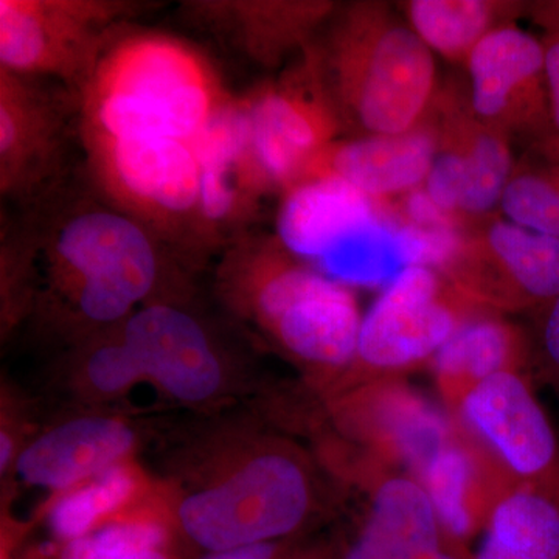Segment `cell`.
<instances>
[{
  "mask_svg": "<svg viewBox=\"0 0 559 559\" xmlns=\"http://www.w3.org/2000/svg\"><path fill=\"white\" fill-rule=\"evenodd\" d=\"M194 469L189 487H171L173 511L180 538L204 554L286 540L318 516V474L289 441L227 439Z\"/></svg>",
  "mask_w": 559,
  "mask_h": 559,
  "instance_id": "6da1fadb",
  "label": "cell"
},
{
  "mask_svg": "<svg viewBox=\"0 0 559 559\" xmlns=\"http://www.w3.org/2000/svg\"><path fill=\"white\" fill-rule=\"evenodd\" d=\"M342 130L359 135L414 130L437 98L432 51L381 3H356L337 14L308 51Z\"/></svg>",
  "mask_w": 559,
  "mask_h": 559,
  "instance_id": "7a4b0ae2",
  "label": "cell"
},
{
  "mask_svg": "<svg viewBox=\"0 0 559 559\" xmlns=\"http://www.w3.org/2000/svg\"><path fill=\"white\" fill-rule=\"evenodd\" d=\"M221 290L229 307L319 385L331 393L344 380L364 319L348 286L290 255L277 241L234 253L224 267Z\"/></svg>",
  "mask_w": 559,
  "mask_h": 559,
  "instance_id": "3957f363",
  "label": "cell"
},
{
  "mask_svg": "<svg viewBox=\"0 0 559 559\" xmlns=\"http://www.w3.org/2000/svg\"><path fill=\"white\" fill-rule=\"evenodd\" d=\"M90 135L191 139L227 102L201 55L168 36L140 33L103 51L83 87Z\"/></svg>",
  "mask_w": 559,
  "mask_h": 559,
  "instance_id": "277c9868",
  "label": "cell"
},
{
  "mask_svg": "<svg viewBox=\"0 0 559 559\" xmlns=\"http://www.w3.org/2000/svg\"><path fill=\"white\" fill-rule=\"evenodd\" d=\"M277 235L290 255L345 286H388L409 267L399 224L384 204L336 178L289 186Z\"/></svg>",
  "mask_w": 559,
  "mask_h": 559,
  "instance_id": "5b68a950",
  "label": "cell"
},
{
  "mask_svg": "<svg viewBox=\"0 0 559 559\" xmlns=\"http://www.w3.org/2000/svg\"><path fill=\"white\" fill-rule=\"evenodd\" d=\"M487 311L433 267H406L362 319L355 360L331 393L340 395L436 358L466 322Z\"/></svg>",
  "mask_w": 559,
  "mask_h": 559,
  "instance_id": "8992f818",
  "label": "cell"
},
{
  "mask_svg": "<svg viewBox=\"0 0 559 559\" xmlns=\"http://www.w3.org/2000/svg\"><path fill=\"white\" fill-rule=\"evenodd\" d=\"M55 255L81 314L94 323L130 316L150 296L159 274L148 231L110 210H90L62 224Z\"/></svg>",
  "mask_w": 559,
  "mask_h": 559,
  "instance_id": "52a82bcc",
  "label": "cell"
},
{
  "mask_svg": "<svg viewBox=\"0 0 559 559\" xmlns=\"http://www.w3.org/2000/svg\"><path fill=\"white\" fill-rule=\"evenodd\" d=\"M462 296L492 312H533L559 296V240L506 218L466 226L439 271Z\"/></svg>",
  "mask_w": 559,
  "mask_h": 559,
  "instance_id": "ba28073f",
  "label": "cell"
},
{
  "mask_svg": "<svg viewBox=\"0 0 559 559\" xmlns=\"http://www.w3.org/2000/svg\"><path fill=\"white\" fill-rule=\"evenodd\" d=\"M457 414L514 487L538 489L559 499V436L528 371L492 374L471 390Z\"/></svg>",
  "mask_w": 559,
  "mask_h": 559,
  "instance_id": "9c48e42d",
  "label": "cell"
},
{
  "mask_svg": "<svg viewBox=\"0 0 559 559\" xmlns=\"http://www.w3.org/2000/svg\"><path fill=\"white\" fill-rule=\"evenodd\" d=\"M469 108L507 138L533 143L540 156L559 157L551 123L544 40L514 24L489 33L465 62Z\"/></svg>",
  "mask_w": 559,
  "mask_h": 559,
  "instance_id": "30bf717a",
  "label": "cell"
},
{
  "mask_svg": "<svg viewBox=\"0 0 559 559\" xmlns=\"http://www.w3.org/2000/svg\"><path fill=\"white\" fill-rule=\"evenodd\" d=\"M124 7L86 0H2L0 64L13 75L90 80Z\"/></svg>",
  "mask_w": 559,
  "mask_h": 559,
  "instance_id": "8fae6325",
  "label": "cell"
},
{
  "mask_svg": "<svg viewBox=\"0 0 559 559\" xmlns=\"http://www.w3.org/2000/svg\"><path fill=\"white\" fill-rule=\"evenodd\" d=\"M249 167L257 189H288L336 142L340 117L310 60L246 98Z\"/></svg>",
  "mask_w": 559,
  "mask_h": 559,
  "instance_id": "7c38bea8",
  "label": "cell"
},
{
  "mask_svg": "<svg viewBox=\"0 0 559 559\" xmlns=\"http://www.w3.org/2000/svg\"><path fill=\"white\" fill-rule=\"evenodd\" d=\"M428 119L437 150L423 190L463 226L488 218L514 171L510 139L477 119L454 92L437 95Z\"/></svg>",
  "mask_w": 559,
  "mask_h": 559,
  "instance_id": "4fadbf2b",
  "label": "cell"
},
{
  "mask_svg": "<svg viewBox=\"0 0 559 559\" xmlns=\"http://www.w3.org/2000/svg\"><path fill=\"white\" fill-rule=\"evenodd\" d=\"M92 156L110 193L153 223L198 218L200 165L190 142L153 135H90Z\"/></svg>",
  "mask_w": 559,
  "mask_h": 559,
  "instance_id": "5bb4252c",
  "label": "cell"
},
{
  "mask_svg": "<svg viewBox=\"0 0 559 559\" xmlns=\"http://www.w3.org/2000/svg\"><path fill=\"white\" fill-rule=\"evenodd\" d=\"M120 336L146 381L178 403L209 406L229 393L226 364L190 312L171 305H148L127 319Z\"/></svg>",
  "mask_w": 559,
  "mask_h": 559,
  "instance_id": "9a60e30c",
  "label": "cell"
},
{
  "mask_svg": "<svg viewBox=\"0 0 559 559\" xmlns=\"http://www.w3.org/2000/svg\"><path fill=\"white\" fill-rule=\"evenodd\" d=\"M333 406L349 430L381 452L380 457L404 463L417 480L454 437L444 418L419 396L380 380L334 395Z\"/></svg>",
  "mask_w": 559,
  "mask_h": 559,
  "instance_id": "2e32d148",
  "label": "cell"
},
{
  "mask_svg": "<svg viewBox=\"0 0 559 559\" xmlns=\"http://www.w3.org/2000/svg\"><path fill=\"white\" fill-rule=\"evenodd\" d=\"M138 432L109 415L66 419L22 448L14 471L24 484L61 495L132 459Z\"/></svg>",
  "mask_w": 559,
  "mask_h": 559,
  "instance_id": "e0dca14e",
  "label": "cell"
},
{
  "mask_svg": "<svg viewBox=\"0 0 559 559\" xmlns=\"http://www.w3.org/2000/svg\"><path fill=\"white\" fill-rule=\"evenodd\" d=\"M436 150V131L426 116L414 130L400 134L336 140L297 180L336 178L371 200L390 201L425 183Z\"/></svg>",
  "mask_w": 559,
  "mask_h": 559,
  "instance_id": "ac0fdd59",
  "label": "cell"
},
{
  "mask_svg": "<svg viewBox=\"0 0 559 559\" xmlns=\"http://www.w3.org/2000/svg\"><path fill=\"white\" fill-rule=\"evenodd\" d=\"M447 539L421 481L393 474L374 488L367 520L344 559H459Z\"/></svg>",
  "mask_w": 559,
  "mask_h": 559,
  "instance_id": "d6986e66",
  "label": "cell"
},
{
  "mask_svg": "<svg viewBox=\"0 0 559 559\" xmlns=\"http://www.w3.org/2000/svg\"><path fill=\"white\" fill-rule=\"evenodd\" d=\"M61 120L31 79L0 70V183L3 194L27 193L57 164Z\"/></svg>",
  "mask_w": 559,
  "mask_h": 559,
  "instance_id": "ffe728a7",
  "label": "cell"
},
{
  "mask_svg": "<svg viewBox=\"0 0 559 559\" xmlns=\"http://www.w3.org/2000/svg\"><path fill=\"white\" fill-rule=\"evenodd\" d=\"M448 538H469L487 524L496 500L514 487L480 448L452 437L428 463L421 477Z\"/></svg>",
  "mask_w": 559,
  "mask_h": 559,
  "instance_id": "44dd1931",
  "label": "cell"
},
{
  "mask_svg": "<svg viewBox=\"0 0 559 559\" xmlns=\"http://www.w3.org/2000/svg\"><path fill=\"white\" fill-rule=\"evenodd\" d=\"M495 314L487 311L471 319L433 358L441 395L455 411L471 390L492 374L530 373L527 333Z\"/></svg>",
  "mask_w": 559,
  "mask_h": 559,
  "instance_id": "7402d4cb",
  "label": "cell"
},
{
  "mask_svg": "<svg viewBox=\"0 0 559 559\" xmlns=\"http://www.w3.org/2000/svg\"><path fill=\"white\" fill-rule=\"evenodd\" d=\"M170 488L114 518L84 538L61 546V559H186Z\"/></svg>",
  "mask_w": 559,
  "mask_h": 559,
  "instance_id": "603a6c76",
  "label": "cell"
},
{
  "mask_svg": "<svg viewBox=\"0 0 559 559\" xmlns=\"http://www.w3.org/2000/svg\"><path fill=\"white\" fill-rule=\"evenodd\" d=\"M159 488L130 459L61 495L51 496L46 509L47 524L62 546L91 535Z\"/></svg>",
  "mask_w": 559,
  "mask_h": 559,
  "instance_id": "cb8c5ba5",
  "label": "cell"
},
{
  "mask_svg": "<svg viewBox=\"0 0 559 559\" xmlns=\"http://www.w3.org/2000/svg\"><path fill=\"white\" fill-rule=\"evenodd\" d=\"M474 559H559V499L511 487L489 511Z\"/></svg>",
  "mask_w": 559,
  "mask_h": 559,
  "instance_id": "d4e9b609",
  "label": "cell"
},
{
  "mask_svg": "<svg viewBox=\"0 0 559 559\" xmlns=\"http://www.w3.org/2000/svg\"><path fill=\"white\" fill-rule=\"evenodd\" d=\"M516 10V3L487 0H412L404 7L412 31L433 55L463 64L485 36L513 24Z\"/></svg>",
  "mask_w": 559,
  "mask_h": 559,
  "instance_id": "484cf974",
  "label": "cell"
},
{
  "mask_svg": "<svg viewBox=\"0 0 559 559\" xmlns=\"http://www.w3.org/2000/svg\"><path fill=\"white\" fill-rule=\"evenodd\" d=\"M209 9L212 17L231 22L241 43L264 61L278 60L300 44L331 11L322 3L294 2H231Z\"/></svg>",
  "mask_w": 559,
  "mask_h": 559,
  "instance_id": "4316f807",
  "label": "cell"
},
{
  "mask_svg": "<svg viewBox=\"0 0 559 559\" xmlns=\"http://www.w3.org/2000/svg\"><path fill=\"white\" fill-rule=\"evenodd\" d=\"M499 207L511 223L559 240V157L514 168Z\"/></svg>",
  "mask_w": 559,
  "mask_h": 559,
  "instance_id": "83f0119b",
  "label": "cell"
},
{
  "mask_svg": "<svg viewBox=\"0 0 559 559\" xmlns=\"http://www.w3.org/2000/svg\"><path fill=\"white\" fill-rule=\"evenodd\" d=\"M87 393L102 400H116L146 381L142 367L121 336L91 349L81 369Z\"/></svg>",
  "mask_w": 559,
  "mask_h": 559,
  "instance_id": "f1b7e54d",
  "label": "cell"
},
{
  "mask_svg": "<svg viewBox=\"0 0 559 559\" xmlns=\"http://www.w3.org/2000/svg\"><path fill=\"white\" fill-rule=\"evenodd\" d=\"M530 316V373H535L559 403V296Z\"/></svg>",
  "mask_w": 559,
  "mask_h": 559,
  "instance_id": "f546056e",
  "label": "cell"
},
{
  "mask_svg": "<svg viewBox=\"0 0 559 559\" xmlns=\"http://www.w3.org/2000/svg\"><path fill=\"white\" fill-rule=\"evenodd\" d=\"M296 550L290 549L286 540L278 543L252 544L237 549L205 554L201 559H289Z\"/></svg>",
  "mask_w": 559,
  "mask_h": 559,
  "instance_id": "4dcf8cb0",
  "label": "cell"
},
{
  "mask_svg": "<svg viewBox=\"0 0 559 559\" xmlns=\"http://www.w3.org/2000/svg\"><path fill=\"white\" fill-rule=\"evenodd\" d=\"M544 46H546V75L551 123L559 138V33H549L544 39Z\"/></svg>",
  "mask_w": 559,
  "mask_h": 559,
  "instance_id": "1f68e13d",
  "label": "cell"
},
{
  "mask_svg": "<svg viewBox=\"0 0 559 559\" xmlns=\"http://www.w3.org/2000/svg\"><path fill=\"white\" fill-rule=\"evenodd\" d=\"M289 559H331L320 551H294Z\"/></svg>",
  "mask_w": 559,
  "mask_h": 559,
  "instance_id": "d6a6232c",
  "label": "cell"
},
{
  "mask_svg": "<svg viewBox=\"0 0 559 559\" xmlns=\"http://www.w3.org/2000/svg\"><path fill=\"white\" fill-rule=\"evenodd\" d=\"M11 540H10V536H2V557H0V559H13V557H11Z\"/></svg>",
  "mask_w": 559,
  "mask_h": 559,
  "instance_id": "836d02e7",
  "label": "cell"
}]
</instances>
